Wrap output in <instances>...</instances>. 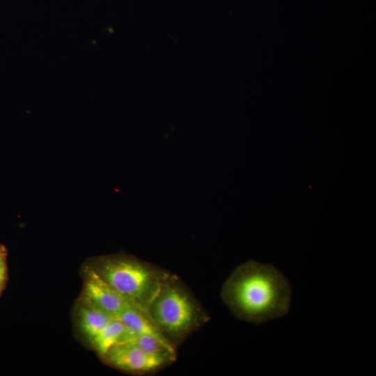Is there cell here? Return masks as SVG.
<instances>
[{
    "mask_svg": "<svg viewBox=\"0 0 376 376\" xmlns=\"http://www.w3.org/2000/svg\"><path fill=\"white\" fill-rule=\"evenodd\" d=\"M221 295L237 318L262 324L288 313L292 288L274 266L250 260L233 270Z\"/></svg>",
    "mask_w": 376,
    "mask_h": 376,
    "instance_id": "cell-1",
    "label": "cell"
},
{
    "mask_svg": "<svg viewBox=\"0 0 376 376\" xmlns=\"http://www.w3.org/2000/svg\"><path fill=\"white\" fill-rule=\"evenodd\" d=\"M147 313L172 344L182 340L209 318L187 288L171 274L164 281Z\"/></svg>",
    "mask_w": 376,
    "mask_h": 376,
    "instance_id": "cell-2",
    "label": "cell"
},
{
    "mask_svg": "<svg viewBox=\"0 0 376 376\" xmlns=\"http://www.w3.org/2000/svg\"><path fill=\"white\" fill-rule=\"evenodd\" d=\"M94 269L118 294L146 311L170 274L126 256L102 258Z\"/></svg>",
    "mask_w": 376,
    "mask_h": 376,
    "instance_id": "cell-3",
    "label": "cell"
},
{
    "mask_svg": "<svg viewBox=\"0 0 376 376\" xmlns=\"http://www.w3.org/2000/svg\"><path fill=\"white\" fill-rule=\"evenodd\" d=\"M109 365L120 370L136 373H152L171 363L141 350L134 341L111 347L103 357Z\"/></svg>",
    "mask_w": 376,
    "mask_h": 376,
    "instance_id": "cell-4",
    "label": "cell"
},
{
    "mask_svg": "<svg viewBox=\"0 0 376 376\" xmlns=\"http://www.w3.org/2000/svg\"><path fill=\"white\" fill-rule=\"evenodd\" d=\"M81 301L116 317L134 305L113 289L94 268L91 269L85 277Z\"/></svg>",
    "mask_w": 376,
    "mask_h": 376,
    "instance_id": "cell-5",
    "label": "cell"
},
{
    "mask_svg": "<svg viewBox=\"0 0 376 376\" xmlns=\"http://www.w3.org/2000/svg\"><path fill=\"white\" fill-rule=\"evenodd\" d=\"M135 338L136 336L116 317L102 329L91 343L97 353L103 357L115 345L133 341Z\"/></svg>",
    "mask_w": 376,
    "mask_h": 376,
    "instance_id": "cell-6",
    "label": "cell"
},
{
    "mask_svg": "<svg viewBox=\"0 0 376 376\" xmlns=\"http://www.w3.org/2000/svg\"><path fill=\"white\" fill-rule=\"evenodd\" d=\"M117 318L136 336L148 335L161 340L171 343L152 322L147 311L136 306L132 305L125 308L118 315Z\"/></svg>",
    "mask_w": 376,
    "mask_h": 376,
    "instance_id": "cell-7",
    "label": "cell"
},
{
    "mask_svg": "<svg viewBox=\"0 0 376 376\" xmlns=\"http://www.w3.org/2000/svg\"><path fill=\"white\" fill-rule=\"evenodd\" d=\"M115 318L116 317L83 301L79 309L80 328L91 341Z\"/></svg>",
    "mask_w": 376,
    "mask_h": 376,
    "instance_id": "cell-8",
    "label": "cell"
},
{
    "mask_svg": "<svg viewBox=\"0 0 376 376\" xmlns=\"http://www.w3.org/2000/svg\"><path fill=\"white\" fill-rule=\"evenodd\" d=\"M6 256V249L3 245L0 244V293L7 279Z\"/></svg>",
    "mask_w": 376,
    "mask_h": 376,
    "instance_id": "cell-9",
    "label": "cell"
}]
</instances>
